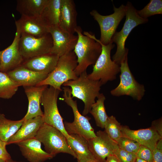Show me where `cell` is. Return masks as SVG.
I'll use <instances>...</instances> for the list:
<instances>
[{"instance_id":"6da1fadb","label":"cell","mask_w":162,"mask_h":162,"mask_svg":"<svg viewBox=\"0 0 162 162\" xmlns=\"http://www.w3.org/2000/svg\"><path fill=\"white\" fill-rule=\"evenodd\" d=\"M77 34L78 40L73 51L77 58V65L75 70L78 76L86 71L88 67L94 65L102 51L101 45L94 34L88 32L82 34V30L77 26L75 30Z\"/></svg>"},{"instance_id":"7a4b0ae2","label":"cell","mask_w":162,"mask_h":162,"mask_svg":"<svg viewBox=\"0 0 162 162\" xmlns=\"http://www.w3.org/2000/svg\"><path fill=\"white\" fill-rule=\"evenodd\" d=\"M63 85L70 88L73 98L75 97L83 102L84 106L82 114L84 116L89 113L96 98L100 94L102 85L99 81L89 78L86 71L81 73L76 79L69 80Z\"/></svg>"},{"instance_id":"3957f363","label":"cell","mask_w":162,"mask_h":162,"mask_svg":"<svg viewBox=\"0 0 162 162\" xmlns=\"http://www.w3.org/2000/svg\"><path fill=\"white\" fill-rule=\"evenodd\" d=\"M77 57L73 51L59 57L54 70L36 86H50L62 91L64 83L77 79L75 70L77 65Z\"/></svg>"},{"instance_id":"277c9868","label":"cell","mask_w":162,"mask_h":162,"mask_svg":"<svg viewBox=\"0 0 162 162\" xmlns=\"http://www.w3.org/2000/svg\"><path fill=\"white\" fill-rule=\"evenodd\" d=\"M136 10L130 2H128L125 5L126 20L123 26L120 31L115 33L112 39V42L117 45V50L112 56V60L119 65L128 55V50L125 48V44L128 36L136 27L148 21V18L140 16Z\"/></svg>"},{"instance_id":"5b68a950","label":"cell","mask_w":162,"mask_h":162,"mask_svg":"<svg viewBox=\"0 0 162 162\" xmlns=\"http://www.w3.org/2000/svg\"><path fill=\"white\" fill-rule=\"evenodd\" d=\"M98 40L102 46L101 52L88 76L92 80L99 81L103 85L116 79L117 75L120 72V66L111 58V50L115 46L113 43L105 45Z\"/></svg>"},{"instance_id":"8992f818","label":"cell","mask_w":162,"mask_h":162,"mask_svg":"<svg viewBox=\"0 0 162 162\" xmlns=\"http://www.w3.org/2000/svg\"><path fill=\"white\" fill-rule=\"evenodd\" d=\"M35 138L43 144L45 151L53 157L58 153H63L76 158V154L68 145L64 134L52 126L44 123Z\"/></svg>"},{"instance_id":"52a82bcc","label":"cell","mask_w":162,"mask_h":162,"mask_svg":"<svg viewBox=\"0 0 162 162\" xmlns=\"http://www.w3.org/2000/svg\"><path fill=\"white\" fill-rule=\"evenodd\" d=\"M63 97L64 102L72 108L74 119L72 122H65L64 125L65 130L69 135H79L86 140L96 136L94 129L89 122L88 117L81 114L78 109L76 100H74L72 97L70 88H63Z\"/></svg>"},{"instance_id":"ba28073f","label":"cell","mask_w":162,"mask_h":162,"mask_svg":"<svg viewBox=\"0 0 162 162\" xmlns=\"http://www.w3.org/2000/svg\"><path fill=\"white\" fill-rule=\"evenodd\" d=\"M61 92L51 86H47L45 88L41 99L44 108L43 118L44 123L58 129L67 138L70 135L65 130L57 106V99Z\"/></svg>"},{"instance_id":"9c48e42d","label":"cell","mask_w":162,"mask_h":162,"mask_svg":"<svg viewBox=\"0 0 162 162\" xmlns=\"http://www.w3.org/2000/svg\"><path fill=\"white\" fill-rule=\"evenodd\" d=\"M120 66V82L116 88L111 91L110 94L116 97L129 96L134 100H141L145 94V88L136 80L131 72L128 64V55L121 62Z\"/></svg>"},{"instance_id":"30bf717a","label":"cell","mask_w":162,"mask_h":162,"mask_svg":"<svg viewBox=\"0 0 162 162\" xmlns=\"http://www.w3.org/2000/svg\"><path fill=\"white\" fill-rule=\"evenodd\" d=\"M113 13L108 15H102L96 10L90 12V15L98 22L100 31L99 40L102 44L106 45L112 42V39L120 22L125 16V6L121 5L117 8L113 5Z\"/></svg>"},{"instance_id":"8fae6325","label":"cell","mask_w":162,"mask_h":162,"mask_svg":"<svg viewBox=\"0 0 162 162\" xmlns=\"http://www.w3.org/2000/svg\"><path fill=\"white\" fill-rule=\"evenodd\" d=\"M52 44L50 33L40 37L22 34L19 41V50L25 60L50 53Z\"/></svg>"},{"instance_id":"7c38bea8","label":"cell","mask_w":162,"mask_h":162,"mask_svg":"<svg viewBox=\"0 0 162 162\" xmlns=\"http://www.w3.org/2000/svg\"><path fill=\"white\" fill-rule=\"evenodd\" d=\"M95 137L87 140L89 149L98 161L105 162L107 157L114 154L118 146L104 130L98 131Z\"/></svg>"},{"instance_id":"4fadbf2b","label":"cell","mask_w":162,"mask_h":162,"mask_svg":"<svg viewBox=\"0 0 162 162\" xmlns=\"http://www.w3.org/2000/svg\"><path fill=\"white\" fill-rule=\"evenodd\" d=\"M52 39V46L50 53L60 56L73 51L78 36L62 29L59 25L49 27Z\"/></svg>"},{"instance_id":"5bb4252c","label":"cell","mask_w":162,"mask_h":162,"mask_svg":"<svg viewBox=\"0 0 162 162\" xmlns=\"http://www.w3.org/2000/svg\"><path fill=\"white\" fill-rule=\"evenodd\" d=\"M20 36V31L16 28L12 44L5 49L0 51V71L6 73L21 65L24 62L19 50Z\"/></svg>"},{"instance_id":"9a60e30c","label":"cell","mask_w":162,"mask_h":162,"mask_svg":"<svg viewBox=\"0 0 162 162\" xmlns=\"http://www.w3.org/2000/svg\"><path fill=\"white\" fill-rule=\"evenodd\" d=\"M121 132L122 136L133 140L152 151L158 141L162 138L151 127L147 128L133 130L127 126H122Z\"/></svg>"},{"instance_id":"2e32d148","label":"cell","mask_w":162,"mask_h":162,"mask_svg":"<svg viewBox=\"0 0 162 162\" xmlns=\"http://www.w3.org/2000/svg\"><path fill=\"white\" fill-rule=\"evenodd\" d=\"M16 28L21 34H25L40 37L49 33V27L43 22L40 16L28 17L21 16L15 21Z\"/></svg>"},{"instance_id":"e0dca14e","label":"cell","mask_w":162,"mask_h":162,"mask_svg":"<svg viewBox=\"0 0 162 162\" xmlns=\"http://www.w3.org/2000/svg\"><path fill=\"white\" fill-rule=\"evenodd\" d=\"M16 144L19 147L22 155L29 162H44L53 158L42 149L41 142L35 137Z\"/></svg>"},{"instance_id":"ac0fdd59","label":"cell","mask_w":162,"mask_h":162,"mask_svg":"<svg viewBox=\"0 0 162 162\" xmlns=\"http://www.w3.org/2000/svg\"><path fill=\"white\" fill-rule=\"evenodd\" d=\"M59 57L49 53L25 60L21 65L35 72L49 74L56 68Z\"/></svg>"},{"instance_id":"d6986e66","label":"cell","mask_w":162,"mask_h":162,"mask_svg":"<svg viewBox=\"0 0 162 162\" xmlns=\"http://www.w3.org/2000/svg\"><path fill=\"white\" fill-rule=\"evenodd\" d=\"M6 73L20 86L23 87L36 86L49 74L33 71L22 65Z\"/></svg>"},{"instance_id":"ffe728a7","label":"cell","mask_w":162,"mask_h":162,"mask_svg":"<svg viewBox=\"0 0 162 162\" xmlns=\"http://www.w3.org/2000/svg\"><path fill=\"white\" fill-rule=\"evenodd\" d=\"M77 12L73 0H61L59 26L62 29L74 34L77 27Z\"/></svg>"},{"instance_id":"44dd1931","label":"cell","mask_w":162,"mask_h":162,"mask_svg":"<svg viewBox=\"0 0 162 162\" xmlns=\"http://www.w3.org/2000/svg\"><path fill=\"white\" fill-rule=\"evenodd\" d=\"M44 123L43 117L41 116L24 120L20 128L7 142V145L35 137Z\"/></svg>"},{"instance_id":"7402d4cb","label":"cell","mask_w":162,"mask_h":162,"mask_svg":"<svg viewBox=\"0 0 162 162\" xmlns=\"http://www.w3.org/2000/svg\"><path fill=\"white\" fill-rule=\"evenodd\" d=\"M48 86L24 87L25 92L28 101L27 112L22 118L27 120L36 117L43 116L40 106L43 92Z\"/></svg>"},{"instance_id":"603a6c76","label":"cell","mask_w":162,"mask_h":162,"mask_svg":"<svg viewBox=\"0 0 162 162\" xmlns=\"http://www.w3.org/2000/svg\"><path fill=\"white\" fill-rule=\"evenodd\" d=\"M69 135V137L66 138L67 142L69 146L76 154L77 161L96 160L89 149L86 140L77 134H71Z\"/></svg>"},{"instance_id":"cb8c5ba5","label":"cell","mask_w":162,"mask_h":162,"mask_svg":"<svg viewBox=\"0 0 162 162\" xmlns=\"http://www.w3.org/2000/svg\"><path fill=\"white\" fill-rule=\"evenodd\" d=\"M48 1V0H17L16 10L21 16H40Z\"/></svg>"},{"instance_id":"d4e9b609","label":"cell","mask_w":162,"mask_h":162,"mask_svg":"<svg viewBox=\"0 0 162 162\" xmlns=\"http://www.w3.org/2000/svg\"><path fill=\"white\" fill-rule=\"evenodd\" d=\"M61 0H48L40 17L49 27L59 25Z\"/></svg>"},{"instance_id":"484cf974","label":"cell","mask_w":162,"mask_h":162,"mask_svg":"<svg viewBox=\"0 0 162 162\" xmlns=\"http://www.w3.org/2000/svg\"><path fill=\"white\" fill-rule=\"evenodd\" d=\"M24 120L13 121L7 118L4 114H0V138L7 142L22 125Z\"/></svg>"},{"instance_id":"4316f807","label":"cell","mask_w":162,"mask_h":162,"mask_svg":"<svg viewBox=\"0 0 162 162\" xmlns=\"http://www.w3.org/2000/svg\"><path fill=\"white\" fill-rule=\"evenodd\" d=\"M97 99L92 105L90 113L93 117L96 125L104 128L108 116L107 115L104 106L106 97L102 93H100Z\"/></svg>"},{"instance_id":"83f0119b","label":"cell","mask_w":162,"mask_h":162,"mask_svg":"<svg viewBox=\"0 0 162 162\" xmlns=\"http://www.w3.org/2000/svg\"><path fill=\"white\" fill-rule=\"evenodd\" d=\"M19 86V85L6 73L0 71V98H11Z\"/></svg>"},{"instance_id":"f1b7e54d","label":"cell","mask_w":162,"mask_h":162,"mask_svg":"<svg viewBox=\"0 0 162 162\" xmlns=\"http://www.w3.org/2000/svg\"><path fill=\"white\" fill-rule=\"evenodd\" d=\"M122 126L113 116H108L105 125L104 131L108 136L116 143L122 136Z\"/></svg>"},{"instance_id":"f546056e","label":"cell","mask_w":162,"mask_h":162,"mask_svg":"<svg viewBox=\"0 0 162 162\" xmlns=\"http://www.w3.org/2000/svg\"><path fill=\"white\" fill-rule=\"evenodd\" d=\"M136 12L140 16L145 19L155 14H162V1L151 0L143 8Z\"/></svg>"},{"instance_id":"4dcf8cb0","label":"cell","mask_w":162,"mask_h":162,"mask_svg":"<svg viewBox=\"0 0 162 162\" xmlns=\"http://www.w3.org/2000/svg\"><path fill=\"white\" fill-rule=\"evenodd\" d=\"M117 143L120 148L136 154L140 145L135 141L123 136L120 138Z\"/></svg>"},{"instance_id":"1f68e13d","label":"cell","mask_w":162,"mask_h":162,"mask_svg":"<svg viewBox=\"0 0 162 162\" xmlns=\"http://www.w3.org/2000/svg\"><path fill=\"white\" fill-rule=\"evenodd\" d=\"M114 154L120 162H134L136 158V154L125 151L119 147L115 150Z\"/></svg>"},{"instance_id":"d6a6232c","label":"cell","mask_w":162,"mask_h":162,"mask_svg":"<svg viewBox=\"0 0 162 162\" xmlns=\"http://www.w3.org/2000/svg\"><path fill=\"white\" fill-rule=\"evenodd\" d=\"M136 155L137 158L147 162H153V151L146 146L140 145Z\"/></svg>"},{"instance_id":"836d02e7","label":"cell","mask_w":162,"mask_h":162,"mask_svg":"<svg viewBox=\"0 0 162 162\" xmlns=\"http://www.w3.org/2000/svg\"><path fill=\"white\" fill-rule=\"evenodd\" d=\"M153 153V162H162V138L157 142Z\"/></svg>"},{"instance_id":"e575fe53","label":"cell","mask_w":162,"mask_h":162,"mask_svg":"<svg viewBox=\"0 0 162 162\" xmlns=\"http://www.w3.org/2000/svg\"><path fill=\"white\" fill-rule=\"evenodd\" d=\"M7 142L2 141L0 138V158L7 161L11 157L6 149Z\"/></svg>"},{"instance_id":"d590c367","label":"cell","mask_w":162,"mask_h":162,"mask_svg":"<svg viewBox=\"0 0 162 162\" xmlns=\"http://www.w3.org/2000/svg\"><path fill=\"white\" fill-rule=\"evenodd\" d=\"M152 127L162 137V118L153 121L152 123Z\"/></svg>"},{"instance_id":"8d00e7d4","label":"cell","mask_w":162,"mask_h":162,"mask_svg":"<svg viewBox=\"0 0 162 162\" xmlns=\"http://www.w3.org/2000/svg\"><path fill=\"white\" fill-rule=\"evenodd\" d=\"M105 162H120L114 154L109 155L106 158Z\"/></svg>"},{"instance_id":"74e56055","label":"cell","mask_w":162,"mask_h":162,"mask_svg":"<svg viewBox=\"0 0 162 162\" xmlns=\"http://www.w3.org/2000/svg\"><path fill=\"white\" fill-rule=\"evenodd\" d=\"M78 162H98L97 160H89L83 161H79Z\"/></svg>"},{"instance_id":"f35d334b","label":"cell","mask_w":162,"mask_h":162,"mask_svg":"<svg viewBox=\"0 0 162 162\" xmlns=\"http://www.w3.org/2000/svg\"><path fill=\"white\" fill-rule=\"evenodd\" d=\"M134 162H147L145 160L136 157Z\"/></svg>"},{"instance_id":"ab89813d","label":"cell","mask_w":162,"mask_h":162,"mask_svg":"<svg viewBox=\"0 0 162 162\" xmlns=\"http://www.w3.org/2000/svg\"><path fill=\"white\" fill-rule=\"evenodd\" d=\"M6 162H22V161L18 162V161H16L13 160L11 158L10 159L6 161Z\"/></svg>"},{"instance_id":"60d3db41","label":"cell","mask_w":162,"mask_h":162,"mask_svg":"<svg viewBox=\"0 0 162 162\" xmlns=\"http://www.w3.org/2000/svg\"><path fill=\"white\" fill-rule=\"evenodd\" d=\"M0 162H6V161L0 158Z\"/></svg>"},{"instance_id":"b9f144b4","label":"cell","mask_w":162,"mask_h":162,"mask_svg":"<svg viewBox=\"0 0 162 162\" xmlns=\"http://www.w3.org/2000/svg\"><path fill=\"white\" fill-rule=\"evenodd\" d=\"M0 68H1V63H0Z\"/></svg>"}]
</instances>
